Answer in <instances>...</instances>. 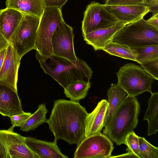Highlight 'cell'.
<instances>
[{
	"mask_svg": "<svg viewBox=\"0 0 158 158\" xmlns=\"http://www.w3.org/2000/svg\"><path fill=\"white\" fill-rule=\"evenodd\" d=\"M88 113L79 102L60 99L54 101L46 123L54 135V140L62 139L70 144L77 145L85 138Z\"/></svg>",
	"mask_w": 158,
	"mask_h": 158,
	"instance_id": "1",
	"label": "cell"
},
{
	"mask_svg": "<svg viewBox=\"0 0 158 158\" xmlns=\"http://www.w3.org/2000/svg\"><path fill=\"white\" fill-rule=\"evenodd\" d=\"M44 72L51 76L64 89L77 80L89 81L93 71L85 62L79 59L70 60L52 55L48 56L35 53Z\"/></svg>",
	"mask_w": 158,
	"mask_h": 158,
	"instance_id": "2",
	"label": "cell"
},
{
	"mask_svg": "<svg viewBox=\"0 0 158 158\" xmlns=\"http://www.w3.org/2000/svg\"><path fill=\"white\" fill-rule=\"evenodd\" d=\"M140 110L136 97L127 95L119 106L103 134L117 145L124 143L126 135L133 131L137 125Z\"/></svg>",
	"mask_w": 158,
	"mask_h": 158,
	"instance_id": "3",
	"label": "cell"
},
{
	"mask_svg": "<svg viewBox=\"0 0 158 158\" xmlns=\"http://www.w3.org/2000/svg\"><path fill=\"white\" fill-rule=\"evenodd\" d=\"M112 40L130 47L158 45V28L149 24L143 18L124 26Z\"/></svg>",
	"mask_w": 158,
	"mask_h": 158,
	"instance_id": "4",
	"label": "cell"
},
{
	"mask_svg": "<svg viewBox=\"0 0 158 158\" xmlns=\"http://www.w3.org/2000/svg\"><path fill=\"white\" fill-rule=\"evenodd\" d=\"M117 85L125 91L127 95L136 97L148 91L152 93V77L139 66L133 63L125 64L116 73Z\"/></svg>",
	"mask_w": 158,
	"mask_h": 158,
	"instance_id": "5",
	"label": "cell"
},
{
	"mask_svg": "<svg viewBox=\"0 0 158 158\" xmlns=\"http://www.w3.org/2000/svg\"><path fill=\"white\" fill-rule=\"evenodd\" d=\"M61 10L58 7H45L37 32L36 53L44 56L53 55L51 39L57 26L64 20Z\"/></svg>",
	"mask_w": 158,
	"mask_h": 158,
	"instance_id": "6",
	"label": "cell"
},
{
	"mask_svg": "<svg viewBox=\"0 0 158 158\" xmlns=\"http://www.w3.org/2000/svg\"><path fill=\"white\" fill-rule=\"evenodd\" d=\"M40 20V19L37 16L23 14L12 36L10 43L20 60L26 53L35 49Z\"/></svg>",
	"mask_w": 158,
	"mask_h": 158,
	"instance_id": "7",
	"label": "cell"
},
{
	"mask_svg": "<svg viewBox=\"0 0 158 158\" xmlns=\"http://www.w3.org/2000/svg\"><path fill=\"white\" fill-rule=\"evenodd\" d=\"M114 148L106 135L99 132L85 138L77 145L74 158H108Z\"/></svg>",
	"mask_w": 158,
	"mask_h": 158,
	"instance_id": "8",
	"label": "cell"
},
{
	"mask_svg": "<svg viewBox=\"0 0 158 158\" xmlns=\"http://www.w3.org/2000/svg\"><path fill=\"white\" fill-rule=\"evenodd\" d=\"M119 21L106 8L105 4L93 1L87 6L82 22V35L110 27Z\"/></svg>",
	"mask_w": 158,
	"mask_h": 158,
	"instance_id": "9",
	"label": "cell"
},
{
	"mask_svg": "<svg viewBox=\"0 0 158 158\" xmlns=\"http://www.w3.org/2000/svg\"><path fill=\"white\" fill-rule=\"evenodd\" d=\"M73 27L64 20L60 23L52 35L51 43L53 54L70 60L78 59L74 48Z\"/></svg>",
	"mask_w": 158,
	"mask_h": 158,
	"instance_id": "10",
	"label": "cell"
},
{
	"mask_svg": "<svg viewBox=\"0 0 158 158\" xmlns=\"http://www.w3.org/2000/svg\"><path fill=\"white\" fill-rule=\"evenodd\" d=\"M13 126L0 130V139L6 150L8 158H39L27 146L24 137L14 132Z\"/></svg>",
	"mask_w": 158,
	"mask_h": 158,
	"instance_id": "11",
	"label": "cell"
},
{
	"mask_svg": "<svg viewBox=\"0 0 158 158\" xmlns=\"http://www.w3.org/2000/svg\"><path fill=\"white\" fill-rule=\"evenodd\" d=\"M24 112L18 92L10 85L0 82V114L10 117Z\"/></svg>",
	"mask_w": 158,
	"mask_h": 158,
	"instance_id": "12",
	"label": "cell"
},
{
	"mask_svg": "<svg viewBox=\"0 0 158 158\" xmlns=\"http://www.w3.org/2000/svg\"><path fill=\"white\" fill-rule=\"evenodd\" d=\"M20 61V60L10 43L0 70V82L10 85L17 92L18 71Z\"/></svg>",
	"mask_w": 158,
	"mask_h": 158,
	"instance_id": "13",
	"label": "cell"
},
{
	"mask_svg": "<svg viewBox=\"0 0 158 158\" xmlns=\"http://www.w3.org/2000/svg\"><path fill=\"white\" fill-rule=\"evenodd\" d=\"M105 5L106 9L119 21L124 22L127 25L143 18L149 12L148 8L144 5Z\"/></svg>",
	"mask_w": 158,
	"mask_h": 158,
	"instance_id": "14",
	"label": "cell"
},
{
	"mask_svg": "<svg viewBox=\"0 0 158 158\" xmlns=\"http://www.w3.org/2000/svg\"><path fill=\"white\" fill-rule=\"evenodd\" d=\"M127 25L118 21L110 27L98 29L83 36L87 44L91 45L95 51L102 50L105 45L112 40L114 35L123 27Z\"/></svg>",
	"mask_w": 158,
	"mask_h": 158,
	"instance_id": "15",
	"label": "cell"
},
{
	"mask_svg": "<svg viewBox=\"0 0 158 158\" xmlns=\"http://www.w3.org/2000/svg\"><path fill=\"white\" fill-rule=\"evenodd\" d=\"M25 142L28 148L39 158H67L63 154L57 144V141L52 142L42 140L35 138H24Z\"/></svg>",
	"mask_w": 158,
	"mask_h": 158,
	"instance_id": "16",
	"label": "cell"
},
{
	"mask_svg": "<svg viewBox=\"0 0 158 158\" xmlns=\"http://www.w3.org/2000/svg\"><path fill=\"white\" fill-rule=\"evenodd\" d=\"M108 107L107 101L103 99L98 102L91 113H88L85 130V138L101 132L104 127Z\"/></svg>",
	"mask_w": 158,
	"mask_h": 158,
	"instance_id": "17",
	"label": "cell"
},
{
	"mask_svg": "<svg viewBox=\"0 0 158 158\" xmlns=\"http://www.w3.org/2000/svg\"><path fill=\"white\" fill-rule=\"evenodd\" d=\"M23 14L11 8L1 10L0 33L9 41L19 25Z\"/></svg>",
	"mask_w": 158,
	"mask_h": 158,
	"instance_id": "18",
	"label": "cell"
},
{
	"mask_svg": "<svg viewBox=\"0 0 158 158\" xmlns=\"http://www.w3.org/2000/svg\"><path fill=\"white\" fill-rule=\"evenodd\" d=\"M127 95L126 92L117 85L112 84L107 91L108 107L104 121L103 133L106 131L115 113L124 98Z\"/></svg>",
	"mask_w": 158,
	"mask_h": 158,
	"instance_id": "19",
	"label": "cell"
},
{
	"mask_svg": "<svg viewBox=\"0 0 158 158\" xmlns=\"http://www.w3.org/2000/svg\"><path fill=\"white\" fill-rule=\"evenodd\" d=\"M5 4L6 7L40 19L45 7L44 0H6Z\"/></svg>",
	"mask_w": 158,
	"mask_h": 158,
	"instance_id": "20",
	"label": "cell"
},
{
	"mask_svg": "<svg viewBox=\"0 0 158 158\" xmlns=\"http://www.w3.org/2000/svg\"><path fill=\"white\" fill-rule=\"evenodd\" d=\"M148 107L143 119L148 122L147 135L156 134L158 131V93H152L148 100Z\"/></svg>",
	"mask_w": 158,
	"mask_h": 158,
	"instance_id": "21",
	"label": "cell"
},
{
	"mask_svg": "<svg viewBox=\"0 0 158 158\" xmlns=\"http://www.w3.org/2000/svg\"><path fill=\"white\" fill-rule=\"evenodd\" d=\"M102 50L111 55L135 61H136L138 56L136 50L112 40L110 41L105 45Z\"/></svg>",
	"mask_w": 158,
	"mask_h": 158,
	"instance_id": "22",
	"label": "cell"
},
{
	"mask_svg": "<svg viewBox=\"0 0 158 158\" xmlns=\"http://www.w3.org/2000/svg\"><path fill=\"white\" fill-rule=\"evenodd\" d=\"M90 86L89 81L77 80L71 83L64 89V93L70 100L79 102L87 96Z\"/></svg>",
	"mask_w": 158,
	"mask_h": 158,
	"instance_id": "23",
	"label": "cell"
},
{
	"mask_svg": "<svg viewBox=\"0 0 158 158\" xmlns=\"http://www.w3.org/2000/svg\"><path fill=\"white\" fill-rule=\"evenodd\" d=\"M48 110L45 104H40L37 110L26 120L23 125L20 127L21 130L27 132L34 130L47 120L46 114Z\"/></svg>",
	"mask_w": 158,
	"mask_h": 158,
	"instance_id": "24",
	"label": "cell"
},
{
	"mask_svg": "<svg viewBox=\"0 0 158 158\" xmlns=\"http://www.w3.org/2000/svg\"><path fill=\"white\" fill-rule=\"evenodd\" d=\"M138 53L136 61L140 64L158 58V45H150L130 47Z\"/></svg>",
	"mask_w": 158,
	"mask_h": 158,
	"instance_id": "25",
	"label": "cell"
},
{
	"mask_svg": "<svg viewBox=\"0 0 158 158\" xmlns=\"http://www.w3.org/2000/svg\"><path fill=\"white\" fill-rule=\"evenodd\" d=\"M140 158H158V148L148 142L144 138L138 136Z\"/></svg>",
	"mask_w": 158,
	"mask_h": 158,
	"instance_id": "26",
	"label": "cell"
},
{
	"mask_svg": "<svg viewBox=\"0 0 158 158\" xmlns=\"http://www.w3.org/2000/svg\"><path fill=\"white\" fill-rule=\"evenodd\" d=\"M124 144L127 147V152L131 153L139 158H140L138 136L134 131L130 132L126 135L124 139Z\"/></svg>",
	"mask_w": 158,
	"mask_h": 158,
	"instance_id": "27",
	"label": "cell"
},
{
	"mask_svg": "<svg viewBox=\"0 0 158 158\" xmlns=\"http://www.w3.org/2000/svg\"><path fill=\"white\" fill-rule=\"evenodd\" d=\"M143 69L153 78L158 80V58L140 64Z\"/></svg>",
	"mask_w": 158,
	"mask_h": 158,
	"instance_id": "28",
	"label": "cell"
},
{
	"mask_svg": "<svg viewBox=\"0 0 158 158\" xmlns=\"http://www.w3.org/2000/svg\"><path fill=\"white\" fill-rule=\"evenodd\" d=\"M31 114H32L30 112H24L10 117L12 126L14 127H21Z\"/></svg>",
	"mask_w": 158,
	"mask_h": 158,
	"instance_id": "29",
	"label": "cell"
},
{
	"mask_svg": "<svg viewBox=\"0 0 158 158\" xmlns=\"http://www.w3.org/2000/svg\"><path fill=\"white\" fill-rule=\"evenodd\" d=\"M144 0H105V4L112 5H144Z\"/></svg>",
	"mask_w": 158,
	"mask_h": 158,
	"instance_id": "30",
	"label": "cell"
},
{
	"mask_svg": "<svg viewBox=\"0 0 158 158\" xmlns=\"http://www.w3.org/2000/svg\"><path fill=\"white\" fill-rule=\"evenodd\" d=\"M144 5L153 13L152 15L158 14V0H144Z\"/></svg>",
	"mask_w": 158,
	"mask_h": 158,
	"instance_id": "31",
	"label": "cell"
},
{
	"mask_svg": "<svg viewBox=\"0 0 158 158\" xmlns=\"http://www.w3.org/2000/svg\"><path fill=\"white\" fill-rule=\"evenodd\" d=\"M68 0H44L45 7H58L61 8Z\"/></svg>",
	"mask_w": 158,
	"mask_h": 158,
	"instance_id": "32",
	"label": "cell"
},
{
	"mask_svg": "<svg viewBox=\"0 0 158 158\" xmlns=\"http://www.w3.org/2000/svg\"><path fill=\"white\" fill-rule=\"evenodd\" d=\"M147 21L149 24L158 28V14L152 15Z\"/></svg>",
	"mask_w": 158,
	"mask_h": 158,
	"instance_id": "33",
	"label": "cell"
},
{
	"mask_svg": "<svg viewBox=\"0 0 158 158\" xmlns=\"http://www.w3.org/2000/svg\"><path fill=\"white\" fill-rule=\"evenodd\" d=\"M9 43L10 42L0 33V52L7 47Z\"/></svg>",
	"mask_w": 158,
	"mask_h": 158,
	"instance_id": "34",
	"label": "cell"
},
{
	"mask_svg": "<svg viewBox=\"0 0 158 158\" xmlns=\"http://www.w3.org/2000/svg\"><path fill=\"white\" fill-rule=\"evenodd\" d=\"M0 158H8L6 149L0 139Z\"/></svg>",
	"mask_w": 158,
	"mask_h": 158,
	"instance_id": "35",
	"label": "cell"
},
{
	"mask_svg": "<svg viewBox=\"0 0 158 158\" xmlns=\"http://www.w3.org/2000/svg\"><path fill=\"white\" fill-rule=\"evenodd\" d=\"M109 158H138V156L135 154L129 152H127V153L123 154L121 155L115 156H111Z\"/></svg>",
	"mask_w": 158,
	"mask_h": 158,
	"instance_id": "36",
	"label": "cell"
},
{
	"mask_svg": "<svg viewBox=\"0 0 158 158\" xmlns=\"http://www.w3.org/2000/svg\"><path fill=\"white\" fill-rule=\"evenodd\" d=\"M7 47L3 49L0 52V70L5 59L7 52Z\"/></svg>",
	"mask_w": 158,
	"mask_h": 158,
	"instance_id": "37",
	"label": "cell"
},
{
	"mask_svg": "<svg viewBox=\"0 0 158 158\" xmlns=\"http://www.w3.org/2000/svg\"></svg>",
	"mask_w": 158,
	"mask_h": 158,
	"instance_id": "38",
	"label": "cell"
}]
</instances>
